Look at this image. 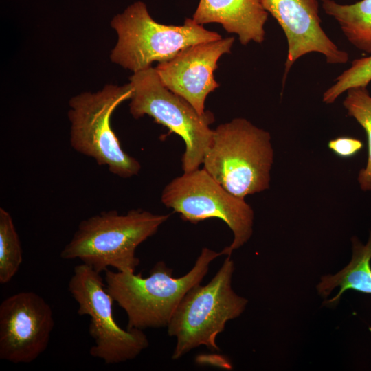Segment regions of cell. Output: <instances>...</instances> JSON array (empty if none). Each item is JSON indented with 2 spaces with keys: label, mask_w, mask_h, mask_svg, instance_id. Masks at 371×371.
<instances>
[{
  "label": "cell",
  "mask_w": 371,
  "mask_h": 371,
  "mask_svg": "<svg viewBox=\"0 0 371 371\" xmlns=\"http://www.w3.org/2000/svg\"><path fill=\"white\" fill-rule=\"evenodd\" d=\"M222 255V251L202 248L193 267L180 278L172 277V269L163 261L146 278L135 272L105 271L106 289L127 315L126 328L167 327L185 295L202 282L210 263Z\"/></svg>",
  "instance_id": "cell-1"
},
{
  "label": "cell",
  "mask_w": 371,
  "mask_h": 371,
  "mask_svg": "<svg viewBox=\"0 0 371 371\" xmlns=\"http://www.w3.org/2000/svg\"><path fill=\"white\" fill-rule=\"evenodd\" d=\"M363 147V142L355 137L340 136L329 140L328 148L342 159L355 156Z\"/></svg>",
  "instance_id": "cell-19"
},
{
  "label": "cell",
  "mask_w": 371,
  "mask_h": 371,
  "mask_svg": "<svg viewBox=\"0 0 371 371\" xmlns=\"http://www.w3.org/2000/svg\"><path fill=\"white\" fill-rule=\"evenodd\" d=\"M23 261L19 234L10 214L0 208V283L9 282Z\"/></svg>",
  "instance_id": "cell-17"
},
{
  "label": "cell",
  "mask_w": 371,
  "mask_h": 371,
  "mask_svg": "<svg viewBox=\"0 0 371 371\" xmlns=\"http://www.w3.org/2000/svg\"><path fill=\"white\" fill-rule=\"evenodd\" d=\"M132 94L130 82L121 86L106 85L97 92L87 91L75 95L69 102L71 147L122 178L137 175L141 164L122 149L111 128V117L120 104L131 99Z\"/></svg>",
  "instance_id": "cell-6"
},
{
  "label": "cell",
  "mask_w": 371,
  "mask_h": 371,
  "mask_svg": "<svg viewBox=\"0 0 371 371\" xmlns=\"http://www.w3.org/2000/svg\"><path fill=\"white\" fill-rule=\"evenodd\" d=\"M170 217L141 209L124 214L104 211L82 220L60 252L64 260L79 259L98 273L113 267L135 272L137 247L153 236Z\"/></svg>",
  "instance_id": "cell-2"
},
{
  "label": "cell",
  "mask_w": 371,
  "mask_h": 371,
  "mask_svg": "<svg viewBox=\"0 0 371 371\" xmlns=\"http://www.w3.org/2000/svg\"><path fill=\"white\" fill-rule=\"evenodd\" d=\"M325 13L338 23L348 42L371 55V0L339 4L334 0H321Z\"/></svg>",
  "instance_id": "cell-15"
},
{
  "label": "cell",
  "mask_w": 371,
  "mask_h": 371,
  "mask_svg": "<svg viewBox=\"0 0 371 371\" xmlns=\"http://www.w3.org/2000/svg\"><path fill=\"white\" fill-rule=\"evenodd\" d=\"M161 201L184 221L194 224L212 218L224 221L234 238L222 250L223 255L231 256L252 235V207L245 199L225 190L204 168L184 172L173 179L163 189Z\"/></svg>",
  "instance_id": "cell-8"
},
{
  "label": "cell",
  "mask_w": 371,
  "mask_h": 371,
  "mask_svg": "<svg viewBox=\"0 0 371 371\" xmlns=\"http://www.w3.org/2000/svg\"><path fill=\"white\" fill-rule=\"evenodd\" d=\"M268 15L260 0H199L192 19L201 25L218 23L246 45L265 41Z\"/></svg>",
  "instance_id": "cell-13"
},
{
  "label": "cell",
  "mask_w": 371,
  "mask_h": 371,
  "mask_svg": "<svg viewBox=\"0 0 371 371\" xmlns=\"http://www.w3.org/2000/svg\"><path fill=\"white\" fill-rule=\"evenodd\" d=\"M343 105L348 115L354 118L366 133L367 161L358 173L357 181L362 191L371 192V95L367 87L348 89Z\"/></svg>",
  "instance_id": "cell-16"
},
{
  "label": "cell",
  "mask_w": 371,
  "mask_h": 371,
  "mask_svg": "<svg viewBox=\"0 0 371 371\" xmlns=\"http://www.w3.org/2000/svg\"><path fill=\"white\" fill-rule=\"evenodd\" d=\"M234 271V263L231 256H227L207 284H198L185 295L167 326L168 335L176 338L172 359L201 346L219 349L218 335L229 320L242 314L247 304L232 288Z\"/></svg>",
  "instance_id": "cell-4"
},
{
  "label": "cell",
  "mask_w": 371,
  "mask_h": 371,
  "mask_svg": "<svg viewBox=\"0 0 371 371\" xmlns=\"http://www.w3.org/2000/svg\"><path fill=\"white\" fill-rule=\"evenodd\" d=\"M270 133L245 118L214 129L203 168L231 194L245 199L269 188L274 151Z\"/></svg>",
  "instance_id": "cell-3"
},
{
  "label": "cell",
  "mask_w": 371,
  "mask_h": 371,
  "mask_svg": "<svg viewBox=\"0 0 371 371\" xmlns=\"http://www.w3.org/2000/svg\"><path fill=\"white\" fill-rule=\"evenodd\" d=\"M352 256L349 264L335 275L322 276L317 285L318 293L324 297L335 288L339 287L337 295L326 302L328 304H337L342 294L349 289L371 294V232L365 245L355 236L352 238Z\"/></svg>",
  "instance_id": "cell-14"
},
{
  "label": "cell",
  "mask_w": 371,
  "mask_h": 371,
  "mask_svg": "<svg viewBox=\"0 0 371 371\" xmlns=\"http://www.w3.org/2000/svg\"><path fill=\"white\" fill-rule=\"evenodd\" d=\"M54 326L50 305L33 291H21L0 304V359L30 363L47 349Z\"/></svg>",
  "instance_id": "cell-10"
},
{
  "label": "cell",
  "mask_w": 371,
  "mask_h": 371,
  "mask_svg": "<svg viewBox=\"0 0 371 371\" xmlns=\"http://www.w3.org/2000/svg\"><path fill=\"white\" fill-rule=\"evenodd\" d=\"M68 290L78 304V314L90 318L89 333L94 344L89 354L93 357L107 365L116 364L136 358L148 347V337L142 330H125L115 322V301L100 273L84 263L76 265Z\"/></svg>",
  "instance_id": "cell-9"
},
{
  "label": "cell",
  "mask_w": 371,
  "mask_h": 371,
  "mask_svg": "<svg viewBox=\"0 0 371 371\" xmlns=\"http://www.w3.org/2000/svg\"><path fill=\"white\" fill-rule=\"evenodd\" d=\"M371 82V55L356 58L339 74L335 83L323 94L325 104H333L344 93L355 87H367Z\"/></svg>",
  "instance_id": "cell-18"
},
{
  "label": "cell",
  "mask_w": 371,
  "mask_h": 371,
  "mask_svg": "<svg viewBox=\"0 0 371 371\" xmlns=\"http://www.w3.org/2000/svg\"><path fill=\"white\" fill-rule=\"evenodd\" d=\"M260 1L277 21L287 41L283 85L293 65L306 54H321L329 64L348 62V54L339 49L322 27L317 0Z\"/></svg>",
  "instance_id": "cell-11"
},
{
  "label": "cell",
  "mask_w": 371,
  "mask_h": 371,
  "mask_svg": "<svg viewBox=\"0 0 371 371\" xmlns=\"http://www.w3.org/2000/svg\"><path fill=\"white\" fill-rule=\"evenodd\" d=\"M234 37L200 43L181 50L155 67L163 84L181 96L201 114L210 93L218 87L214 71L222 55L231 52Z\"/></svg>",
  "instance_id": "cell-12"
},
{
  "label": "cell",
  "mask_w": 371,
  "mask_h": 371,
  "mask_svg": "<svg viewBox=\"0 0 371 371\" xmlns=\"http://www.w3.org/2000/svg\"><path fill=\"white\" fill-rule=\"evenodd\" d=\"M130 83L133 94L129 111L133 117L149 115L180 136L186 145L181 159L183 172L199 168L212 142L214 130L210 125L214 122L213 113H199L186 100L168 89L152 67L133 73Z\"/></svg>",
  "instance_id": "cell-7"
},
{
  "label": "cell",
  "mask_w": 371,
  "mask_h": 371,
  "mask_svg": "<svg viewBox=\"0 0 371 371\" xmlns=\"http://www.w3.org/2000/svg\"><path fill=\"white\" fill-rule=\"evenodd\" d=\"M111 26L117 33V41L110 58L133 73L150 67L153 62L169 60L191 45L222 38L221 34L206 30L192 19H186L181 25L156 22L142 1L132 3L116 14Z\"/></svg>",
  "instance_id": "cell-5"
}]
</instances>
